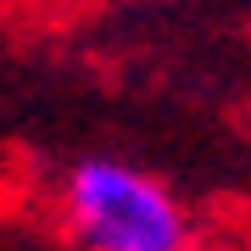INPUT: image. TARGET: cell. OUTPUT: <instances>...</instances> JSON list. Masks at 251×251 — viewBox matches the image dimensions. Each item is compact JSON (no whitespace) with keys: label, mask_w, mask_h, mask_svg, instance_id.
I'll return each mask as SVG.
<instances>
[{"label":"cell","mask_w":251,"mask_h":251,"mask_svg":"<svg viewBox=\"0 0 251 251\" xmlns=\"http://www.w3.org/2000/svg\"><path fill=\"white\" fill-rule=\"evenodd\" d=\"M62 218L78 251H190L196 240L179 196L117 156L73 162L62 184Z\"/></svg>","instance_id":"6da1fadb"}]
</instances>
